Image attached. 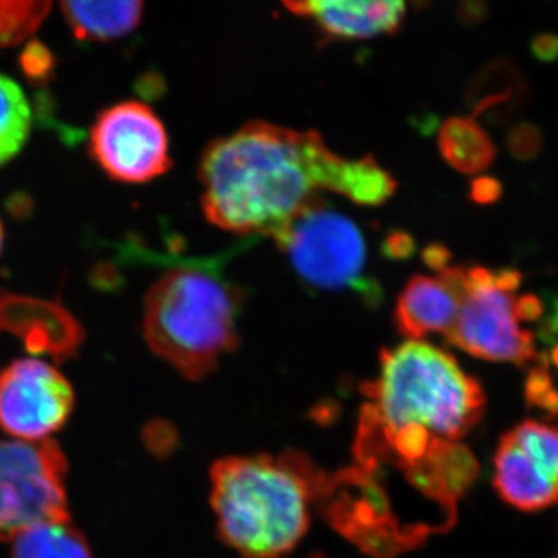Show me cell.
Masks as SVG:
<instances>
[{
  "instance_id": "obj_1",
  "label": "cell",
  "mask_w": 558,
  "mask_h": 558,
  "mask_svg": "<svg viewBox=\"0 0 558 558\" xmlns=\"http://www.w3.org/2000/svg\"><path fill=\"white\" fill-rule=\"evenodd\" d=\"M202 208L209 222L242 236H274L319 196L384 204L396 180L366 156L343 159L314 131L253 121L209 143L201 157Z\"/></svg>"
},
{
  "instance_id": "obj_2",
  "label": "cell",
  "mask_w": 558,
  "mask_h": 558,
  "mask_svg": "<svg viewBox=\"0 0 558 558\" xmlns=\"http://www.w3.org/2000/svg\"><path fill=\"white\" fill-rule=\"evenodd\" d=\"M362 391L368 402L355 453L363 465L411 468L439 442H461L486 409L480 381L450 352L422 340L384 349L379 376Z\"/></svg>"
},
{
  "instance_id": "obj_3",
  "label": "cell",
  "mask_w": 558,
  "mask_h": 558,
  "mask_svg": "<svg viewBox=\"0 0 558 558\" xmlns=\"http://www.w3.org/2000/svg\"><path fill=\"white\" fill-rule=\"evenodd\" d=\"M211 508L219 537L240 558H286L311 526L326 475L300 453L223 458L213 464Z\"/></svg>"
},
{
  "instance_id": "obj_4",
  "label": "cell",
  "mask_w": 558,
  "mask_h": 558,
  "mask_svg": "<svg viewBox=\"0 0 558 558\" xmlns=\"http://www.w3.org/2000/svg\"><path fill=\"white\" fill-rule=\"evenodd\" d=\"M213 264H175L146 296L143 332L149 348L190 380L207 377L240 343L244 293Z\"/></svg>"
},
{
  "instance_id": "obj_5",
  "label": "cell",
  "mask_w": 558,
  "mask_h": 558,
  "mask_svg": "<svg viewBox=\"0 0 558 558\" xmlns=\"http://www.w3.org/2000/svg\"><path fill=\"white\" fill-rule=\"evenodd\" d=\"M271 238L312 288L352 290L371 306L381 300L379 284L366 275L368 258L362 231L322 196L310 202Z\"/></svg>"
},
{
  "instance_id": "obj_6",
  "label": "cell",
  "mask_w": 558,
  "mask_h": 558,
  "mask_svg": "<svg viewBox=\"0 0 558 558\" xmlns=\"http://www.w3.org/2000/svg\"><path fill=\"white\" fill-rule=\"evenodd\" d=\"M519 270L464 267V293L446 339L473 357L526 366L537 362L535 336L515 314Z\"/></svg>"
},
{
  "instance_id": "obj_7",
  "label": "cell",
  "mask_w": 558,
  "mask_h": 558,
  "mask_svg": "<svg viewBox=\"0 0 558 558\" xmlns=\"http://www.w3.org/2000/svg\"><path fill=\"white\" fill-rule=\"evenodd\" d=\"M65 476L54 440H0V539L40 521L70 520Z\"/></svg>"
},
{
  "instance_id": "obj_8",
  "label": "cell",
  "mask_w": 558,
  "mask_h": 558,
  "mask_svg": "<svg viewBox=\"0 0 558 558\" xmlns=\"http://www.w3.org/2000/svg\"><path fill=\"white\" fill-rule=\"evenodd\" d=\"M167 130L149 106L123 101L102 110L90 130V154L106 174L146 183L170 170Z\"/></svg>"
},
{
  "instance_id": "obj_9",
  "label": "cell",
  "mask_w": 558,
  "mask_h": 558,
  "mask_svg": "<svg viewBox=\"0 0 558 558\" xmlns=\"http://www.w3.org/2000/svg\"><path fill=\"white\" fill-rule=\"evenodd\" d=\"M498 497L521 512H538L558 502V427L524 421L499 439L494 457Z\"/></svg>"
},
{
  "instance_id": "obj_10",
  "label": "cell",
  "mask_w": 558,
  "mask_h": 558,
  "mask_svg": "<svg viewBox=\"0 0 558 558\" xmlns=\"http://www.w3.org/2000/svg\"><path fill=\"white\" fill-rule=\"evenodd\" d=\"M75 395L49 363L22 359L0 373V428L28 442L49 439L64 427Z\"/></svg>"
},
{
  "instance_id": "obj_11",
  "label": "cell",
  "mask_w": 558,
  "mask_h": 558,
  "mask_svg": "<svg viewBox=\"0 0 558 558\" xmlns=\"http://www.w3.org/2000/svg\"><path fill=\"white\" fill-rule=\"evenodd\" d=\"M282 5L326 38L343 40L391 35L407 14V0H282Z\"/></svg>"
},
{
  "instance_id": "obj_12",
  "label": "cell",
  "mask_w": 558,
  "mask_h": 558,
  "mask_svg": "<svg viewBox=\"0 0 558 558\" xmlns=\"http://www.w3.org/2000/svg\"><path fill=\"white\" fill-rule=\"evenodd\" d=\"M464 293V267L447 266L436 277L417 275L402 290L396 307V325L410 340L444 333L453 326Z\"/></svg>"
},
{
  "instance_id": "obj_13",
  "label": "cell",
  "mask_w": 558,
  "mask_h": 558,
  "mask_svg": "<svg viewBox=\"0 0 558 558\" xmlns=\"http://www.w3.org/2000/svg\"><path fill=\"white\" fill-rule=\"evenodd\" d=\"M0 332H11L32 352L75 355L84 339L78 323L58 303L0 292Z\"/></svg>"
},
{
  "instance_id": "obj_14",
  "label": "cell",
  "mask_w": 558,
  "mask_h": 558,
  "mask_svg": "<svg viewBox=\"0 0 558 558\" xmlns=\"http://www.w3.org/2000/svg\"><path fill=\"white\" fill-rule=\"evenodd\" d=\"M70 31L81 40L124 38L138 27L143 0H60Z\"/></svg>"
},
{
  "instance_id": "obj_15",
  "label": "cell",
  "mask_w": 558,
  "mask_h": 558,
  "mask_svg": "<svg viewBox=\"0 0 558 558\" xmlns=\"http://www.w3.org/2000/svg\"><path fill=\"white\" fill-rule=\"evenodd\" d=\"M439 149L462 174H480L494 163L497 149L484 128L469 117H451L439 130Z\"/></svg>"
},
{
  "instance_id": "obj_16",
  "label": "cell",
  "mask_w": 558,
  "mask_h": 558,
  "mask_svg": "<svg viewBox=\"0 0 558 558\" xmlns=\"http://www.w3.org/2000/svg\"><path fill=\"white\" fill-rule=\"evenodd\" d=\"M10 542L13 558H92L89 543L70 520L40 521Z\"/></svg>"
},
{
  "instance_id": "obj_17",
  "label": "cell",
  "mask_w": 558,
  "mask_h": 558,
  "mask_svg": "<svg viewBox=\"0 0 558 558\" xmlns=\"http://www.w3.org/2000/svg\"><path fill=\"white\" fill-rule=\"evenodd\" d=\"M31 102L20 84L0 73V167L14 159L31 135Z\"/></svg>"
},
{
  "instance_id": "obj_18",
  "label": "cell",
  "mask_w": 558,
  "mask_h": 558,
  "mask_svg": "<svg viewBox=\"0 0 558 558\" xmlns=\"http://www.w3.org/2000/svg\"><path fill=\"white\" fill-rule=\"evenodd\" d=\"M53 0H0V49L17 46L35 35Z\"/></svg>"
},
{
  "instance_id": "obj_19",
  "label": "cell",
  "mask_w": 558,
  "mask_h": 558,
  "mask_svg": "<svg viewBox=\"0 0 558 558\" xmlns=\"http://www.w3.org/2000/svg\"><path fill=\"white\" fill-rule=\"evenodd\" d=\"M524 400L529 409L537 410L558 421V388L546 365L535 366L529 371L524 381Z\"/></svg>"
},
{
  "instance_id": "obj_20",
  "label": "cell",
  "mask_w": 558,
  "mask_h": 558,
  "mask_svg": "<svg viewBox=\"0 0 558 558\" xmlns=\"http://www.w3.org/2000/svg\"><path fill=\"white\" fill-rule=\"evenodd\" d=\"M508 148L515 159L531 161L537 159L543 149V135L535 124L521 123L510 130Z\"/></svg>"
},
{
  "instance_id": "obj_21",
  "label": "cell",
  "mask_w": 558,
  "mask_h": 558,
  "mask_svg": "<svg viewBox=\"0 0 558 558\" xmlns=\"http://www.w3.org/2000/svg\"><path fill=\"white\" fill-rule=\"evenodd\" d=\"M538 339L545 344H553L558 339V295L545 301V312L538 323Z\"/></svg>"
},
{
  "instance_id": "obj_22",
  "label": "cell",
  "mask_w": 558,
  "mask_h": 558,
  "mask_svg": "<svg viewBox=\"0 0 558 558\" xmlns=\"http://www.w3.org/2000/svg\"><path fill=\"white\" fill-rule=\"evenodd\" d=\"M502 186L499 180L494 178H478L473 180L470 197L473 202L481 205L495 204L501 197Z\"/></svg>"
},
{
  "instance_id": "obj_23",
  "label": "cell",
  "mask_w": 558,
  "mask_h": 558,
  "mask_svg": "<svg viewBox=\"0 0 558 558\" xmlns=\"http://www.w3.org/2000/svg\"><path fill=\"white\" fill-rule=\"evenodd\" d=\"M543 312H545V301L534 295V293H524V295L517 296L515 314L520 323L539 322Z\"/></svg>"
},
{
  "instance_id": "obj_24",
  "label": "cell",
  "mask_w": 558,
  "mask_h": 558,
  "mask_svg": "<svg viewBox=\"0 0 558 558\" xmlns=\"http://www.w3.org/2000/svg\"><path fill=\"white\" fill-rule=\"evenodd\" d=\"M414 248H416V245H414L413 238L410 234L402 233V231H392L391 234H388L384 244L385 255L391 259L410 258Z\"/></svg>"
},
{
  "instance_id": "obj_25",
  "label": "cell",
  "mask_w": 558,
  "mask_h": 558,
  "mask_svg": "<svg viewBox=\"0 0 558 558\" xmlns=\"http://www.w3.org/2000/svg\"><path fill=\"white\" fill-rule=\"evenodd\" d=\"M532 53L538 61L553 62L558 58V36L542 33L532 40Z\"/></svg>"
},
{
  "instance_id": "obj_26",
  "label": "cell",
  "mask_w": 558,
  "mask_h": 558,
  "mask_svg": "<svg viewBox=\"0 0 558 558\" xmlns=\"http://www.w3.org/2000/svg\"><path fill=\"white\" fill-rule=\"evenodd\" d=\"M424 260L429 269L439 271L450 266V253L446 247L440 245H429L424 250Z\"/></svg>"
},
{
  "instance_id": "obj_27",
  "label": "cell",
  "mask_w": 558,
  "mask_h": 558,
  "mask_svg": "<svg viewBox=\"0 0 558 558\" xmlns=\"http://www.w3.org/2000/svg\"><path fill=\"white\" fill-rule=\"evenodd\" d=\"M550 359H553L554 365L558 368V344L553 349V352H550Z\"/></svg>"
},
{
  "instance_id": "obj_28",
  "label": "cell",
  "mask_w": 558,
  "mask_h": 558,
  "mask_svg": "<svg viewBox=\"0 0 558 558\" xmlns=\"http://www.w3.org/2000/svg\"><path fill=\"white\" fill-rule=\"evenodd\" d=\"M2 247H3V229H2V223H0V253H2Z\"/></svg>"
}]
</instances>
